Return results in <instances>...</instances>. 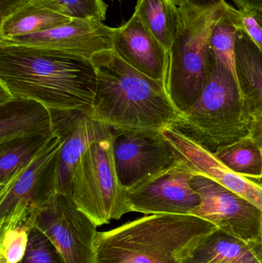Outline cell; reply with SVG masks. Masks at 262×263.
I'll return each instance as SVG.
<instances>
[{"instance_id": "1", "label": "cell", "mask_w": 262, "mask_h": 263, "mask_svg": "<svg viewBox=\"0 0 262 263\" xmlns=\"http://www.w3.org/2000/svg\"><path fill=\"white\" fill-rule=\"evenodd\" d=\"M0 83L15 97L49 109L92 114L96 72L89 59L29 46L0 44Z\"/></svg>"}, {"instance_id": "2", "label": "cell", "mask_w": 262, "mask_h": 263, "mask_svg": "<svg viewBox=\"0 0 262 263\" xmlns=\"http://www.w3.org/2000/svg\"><path fill=\"white\" fill-rule=\"evenodd\" d=\"M96 72V92L91 116L115 128L161 129L175 121L180 112L166 83L142 73L113 49L91 58Z\"/></svg>"}, {"instance_id": "3", "label": "cell", "mask_w": 262, "mask_h": 263, "mask_svg": "<svg viewBox=\"0 0 262 263\" xmlns=\"http://www.w3.org/2000/svg\"><path fill=\"white\" fill-rule=\"evenodd\" d=\"M217 230L193 214H152L98 233L97 263H183Z\"/></svg>"}, {"instance_id": "4", "label": "cell", "mask_w": 262, "mask_h": 263, "mask_svg": "<svg viewBox=\"0 0 262 263\" xmlns=\"http://www.w3.org/2000/svg\"><path fill=\"white\" fill-rule=\"evenodd\" d=\"M228 4L226 0H178L179 23L165 83L178 112L189 109L203 92L209 70L211 33Z\"/></svg>"}, {"instance_id": "5", "label": "cell", "mask_w": 262, "mask_h": 263, "mask_svg": "<svg viewBox=\"0 0 262 263\" xmlns=\"http://www.w3.org/2000/svg\"><path fill=\"white\" fill-rule=\"evenodd\" d=\"M251 114L232 72L209 55L207 80L198 100L170 127L211 153L249 136Z\"/></svg>"}, {"instance_id": "6", "label": "cell", "mask_w": 262, "mask_h": 263, "mask_svg": "<svg viewBox=\"0 0 262 263\" xmlns=\"http://www.w3.org/2000/svg\"><path fill=\"white\" fill-rule=\"evenodd\" d=\"M70 196L97 227L130 213L127 190L115 170L112 136L93 142L83 153L72 176Z\"/></svg>"}, {"instance_id": "7", "label": "cell", "mask_w": 262, "mask_h": 263, "mask_svg": "<svg viewBox=\"0 0 262 263\" xmlns=\"http://www.w3.org/2000/svg\"><path fill=\"white\" fill-rule=\"evenodd\" d=\"M61 141L54 136L29 165L0 188V230L28 219L58 193Z\"/></svg>"}, {"instance_id": "8", "label": "cell", "mask_w": 262, "mask_h": 263, "mask_svg": "<svg viewBox=\"0 0 262 263\" xmlns=\"http://www.w3.org/2000/svg\"><path fill=\"white\" fill-rule=\"evenodd\" d=\"M28 223L52 242L66 263H97V226L71 196L58 193L37 210Z\"/></svg>"}, {"instance_id": "9", "label": "cell", "mask_w": 262, "mask_h": 263, "mask_svg": "<svg viewBox=\"0 0 262 263\" xmlns=\"http://www.w3.org/2000/svg\"><path fill=\"white\" fill-rule=\"evenodd\" d=\"M170 166L127 190L129 212L152 214H192L201 202L191 181L196 170L179 155Z\"/></svg>"}, {"instance_id": "10", "label": "cell", "mask_w": 262, "mask_h": 263, "mask_svg": "<svg viewBox=\"0 0 262 263\" xmlns=\"http://www.w3.org/2000/svg\"><path fill=\"white\" fill-rule=\"evenodd\" d=\"M201 202L192 214L217 230L249 242H262V210L213 179L197 174L191 181Z\"/></svg>"}, {"instance_id": "11", "label": "cell", "mask_w": 262, "mask_h": 263, "mask_svg": "<svg viewBox=\"0 0 262 263\" xmlns=\"http://www.w3.org/2000/svg\"><path fill=\"white\" fill-rule=\"evenodd\" d=\"M117 176L126 190L170 166L176 154L160 129L112 127Z\"/></svg>"}, {"instance_id": "12", "label": "cell", "mask_w": 262, "mask_h": 263, "mask_svg": "<svg viewBox=\"0 0 262 263\" xmlns=\"http://www.w3.org/2000/svg\"><path fill=\"white\" fill-rule=\"evenodd\" d=\"M115 31L98 20L73 18L43 32L0 40V44L58 51L91 60L98 52L113 49Z\"/></svg>"}, {"instance_id": "13", "label": "cell", "mask_w": 262, "mask_h": 263, "mask_svg": "<svg viewBox=\"0 0 262 263\" xmlns=\"http://www.w3.org/2000/svg\"><path fill=\"white\" fill-rule=\"evenodd\" d=\"M52 133L61 141L58 170V193L70 196L72 176L88 147L112 136V127L97 121L90 112L79 109H50Z\"/></svg>"}, {"instance_id": "14", "label": "cell", "mask_w": 262, "mask_h": 263, "mask_svg": "<svg viewBox=\"0 0 262 263\" xmlns=\"http://www.w3.org/2000/svg\"><path fill=\"white\" fill-rule=\"evenodd\" d=\"M160 130L175 153L186 159L198 174L213 179L262 210L261 182L234 173L213 153L203 148L176 129L166 126Z\"/></svg>"}, {"instance_id": "15", "label": "cell", "mask_w": 262, "mask_h": 263, "mask_svg": "<svg viewBox=\"0 0 262 263\" xmlns=\"http://www.w3.org/2000/svg\"><path fill=\"white\" fill-rule=\"evenodd\" d=\"M112 49L142 73L166 82L169 52L136 14L133 13L125 24L116 28Z\"/></svg>"}, {"instance_id": "16", "label": "cell", "mask_w": 262, "mask_h": 263, "mask_svg": "<svg viewBox=\"0 0 262 263\" xmlns=\"http://www.w3.org/2000/svg\"><path fill=\"white\" fill-rule=\"evenodd\" d=\"M38 133H53L52 115L47 106L21 97H14L0 105V142Z\"/></svg>"}, {"instance_id": "17", "label": "cell", "mask_w": 262, "mask_h": 263, "mask_svg": "<svg viewBox=\"0 0 262 263\" xmlns=\"http://www.w3.org/2000/svg\"><path fill=\"white\" fill-rule=\"evenodd\" d=\"M262 263V242H249L216 230L183 263Z\"/></svg>"}, {"instance_id": "18", "label": "cell", "mask_w": 262, "mask_h": 263, "mask_svg": "<svg viewBox=\"0 0 262 263\" xmlns=\"http://www.w3.org/2000/svg\"><path fill=\"white\" fill-rule=\"evenodd\" d=\"M71 20L72 18L31 0L9 16L0 20V40L43 32L66 24Z\"/></svg>"}, {"instance_id": "19", "label": "cell", "mask_w": 262, "mask_h": 263, "mask_svg": "<svg viewBox=\"0 0 262 263\" xmlns=\"http://www.w3.org/2000/svg\"><path fill=\"white\" fill-rule=\"evenodd\" d=\"M52 136L53 133H38L0 142V188L16 177Z\"/></svg>"}, {"instance_id": "20", "label": "cell", "mask_w": 262, "mask_h": 263, "mask_svg": "<svg viewBox=\"0 0 262 263\" xmlns=\"http://www.w3.org/2000/svg\"><path fill=\"white\" fill-rule=\"evenodd\" d=\"M134 13L169 52L179 23L178 0H137Z\"/></svg>"}, {"instance_id": "21", "label": "cell", "mask_w": 262, "mask_h": 263, "mask_svg": "<svg viewBox=\"0 0 262 263\" xmlns=\"http://www.w3.org/2000/svg\"><path fill=\"white\" fill-rule=\"evenodd\" d=\"M235 57L245 98L262 100V52L243 29L237 32Z\"/></svg>"}, {"instance_id": "22", "label": "cell", "mask_w": 262, "mask_h": 263, "mask_svg": "<svg viewBox=\"0 0 262 263\" xmlns=\"http://www.w3.org/2000/svg\"><path fill=\"white\" fill-rule=\"evenodd\" d=\"M241 27V11L228 4L224 13L212 29L210 47L215 57L232 72L240 92L244 97L237 72L235 57L237 32Z\"/></svg>"}, {"instance_id": "23", "label": "cell", "mask_w": 262, "mask_h": 263, "mask_svg": "<svg viewBox=\"0 0 262 263\" xmlns=\"http://www.w3.org/2000/svg\"><path fill=\"white\" fill-rule=\"evenodd\" d=\"M214 155L234 173L262 182V152L250 136L221 147Z\"/></svg>"}, {"instance_id": "24", "label": "cell", "mask_w": 262, "mask_h": 263, "mask_svg": "<svg viewBox=\"0 0 262 263\" xmlns=\"http://www.w3.org/2000/svg\"><path fill=\"white\" fill-rule=\"evenodd\" d=\"M35 3L69 18L106 20L108 6L103 0H33Z\"/></svg>"}, {"instance_id": "25", "label": "cell", "mask_w": 262, "mask_h": 263, "mask_svg": "<svg viewBox=\"0 0 262 263\" xmlns=\"http://www.w3.org/2000/svg\"><path fill=\"white\" fill-rule=\"evenodd\" d=\"M32 228L28 222H22L0 230V263H18L23 259Z\"/></svg>"}, {"instance_id": "26", "label": "cell", "mask_w": 262, "mask_h": 263, "mask_svg": "<svg viewBox=\"0 0 262 263\" xmlns=\"http://www.w3.org/2000/svg\"><path fill=\"white\" fill-rule=\"evenodd\" d=\"M18 263H66L56 247L38 229L29 232L26 254Z\"/></svg>"}, {"instance_id": "27", "label": "cell", "mask_w": 262, "mask_h": 263, "mask_svg": "<svg viewBox=\"0 0 262 263\" xmlns=\"http://www.w3.org/2000/svg\"><path fill=\"white\" fill-rule=\"evenodd\" d=\"M247 104L251 114L249 136L255 141L262 152V100L248 99Z\"/></svg>"}, {"instance_id": "28", "label": "cell", "mask_w": 262, "mask_h": 263, "mask_svg": "<svg viewBox=\"0 0 262 263\" xmlns=\"http://www.w3.org/2000/svg\"><path fill=\"white\" fill-rule=\"evenodd\" d=\"M241 12V28L262 52V27L252 12Z\"/></svg>"}, {"instance_id": "29", "label": "cell", "mask_w": 262, "mask_h": 263, "mask_svg": "<svg viewBox=\"0 0 262 263\" xmlns=\"http://www.w3.org/2000/svg\"><path fill=\"white\" fill-rule=\"evenodd\" d=\"M31 0H0V20L27 4Z\"/></svg>"}, {"instance_id": "30", "label": "cell", "mask_w": 262, "mask_h": 263, "mask_svg": "<svg viewBox=\"0 0 262 263\" xmlns=\"http://www.w3.org/2000/svg\"><path fill=\"white\" fill-rule=\"evenodd\" d=\"M240 11L262 12V0H232Z\"/></svg>"}, {"instance_id": "31", "label": "cell", "mask_w": 262, "mask_h": 263, "mask_svg": "<svg viewBox=\"0 0 262 263\" xmlns=\"http://www.w3.org/2000/svg\"><path fill=\"white\" fill-rule=\"evenodd\" d=\"M253 12L254 15H255V18L258 20L259 24L261 25L262 27V12Z\"/></svg>"}, {"instance_id": "32", "label": "cell", "mask_w": 262, "mask_h": 263, "mask_svg": "<svg viewBox=\"0 0 262 263\" xmlns=\"http://www.w3.org/2000/svg\"><path fill=\"white\" fill-rule=\"evenodd\" d=\"M218 263H223V262H218Z\"/></svg>"}]
</instances>
